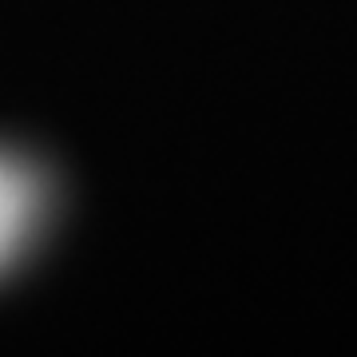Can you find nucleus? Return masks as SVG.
<instances>
[{
  "label": "nucleus",
  "instance_id": "nucleus-1",
  "mask_svg": "<svg viewBox=\"0 0 357 357\" xmlns=\"http://www.w3.org/2000/svg\"><path fill=\"white\" fill-rule=\"evenodd\" d=\"M16 215H20V211H16V187L0 175V246L8 243V230H13Z\"/></svg>",
  "mask_w": 357,
  "mask_h": 357
}]
</instances>
